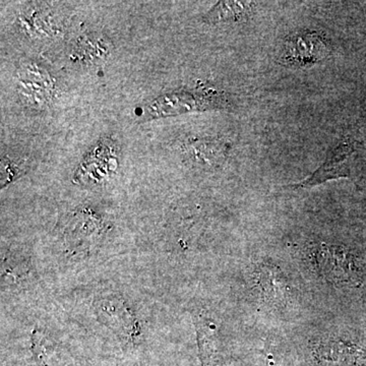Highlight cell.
Wrapping results in <instances>:
<instances>
[{
  "mask_svg": "<svg viewBox=\"0 0 366 366\" xmlns=\"http://www.w3.org/2000/svg\"><path fill=\"white\" fill-rule=\"evenodd\" d=\"M331 56V48L322 36L303 31L285 40L280 62L283 66L307 67L322 64Z\"/></svg>",
  "mask_w": 366,
  "mask_h": 366,
  "instance_id": "obj_1",
  "label": "cell"
},
{
  "mask_svg": "<svg viewBox=\"0 0 366 366\" xmlns=\"http://www.w3.org/2000/svg\"><path fill=\"white\" fill-rule=\"evenodd\" d=\"M150 106L149 112H155L160 109L161 115H177L189 112L225 108L228 104L227 99L223 93L208 89H196L194 91L175 92L168 94L155 101Z\"/></svg>",
  "mask_w": 366,
  "mask_h": 366,
  "instance_id": "obj_2",
  "label": "cell"
},
{
  "mask_svg": "<svg viewBox=\"0 0 366 366\" xmlns=\"http://www.w3.org/2000/svg\"><path fill=\"white\" fill-rule=\"evenodd\" d=\"M360 146V142L350 137L344 139L327 154L324 164L312 177L297 184L288 187L289 189H310L335 178L350 177L352 160L355 159V153Z\"/></svg>",
  "mask_w": 366,
  "mask_h": 366,
  "instance_id": "obj_3",
  "label": "cell"
},
{
  "mask_svg": "<svg viewBox=\"0 0 366 366\" xmlns=\"http://www.w3.org/2000/svg\"><path fill=\"white\" fill-rule=\"evenodd\" d=\"M182 150L185 157L194 165L214 168L221 165L227 158L229 146L218 139H192L185 142Z\"/></svg>",
  "mask_w": 366,
  "mask_h": 366,
  "instance_id": "obj_4",
  "label": "cell"
},
{
  "mask_svg": "<svg viewBox=\"0 0 366 366\" xmlns=\"http://www.w3.org/2000/svg\"><path fill=\"white\" fill-rule=\"evenodd\" d=\"M21 74L20 93L35 106H43L51 100L54 93V81L45 69L37 64H28Z\"/></svg>",
  "mask_w": 366,
  "mask_h": 366,
  "instance_id": "obj_5",
  "label": "cell"
},
{
  "mask_svg": "<svg viewBox=\"0 0 366 366\" xmlns=\"http://www.w3.org/2000/svg\"><path fill=\"white\" fill-rule=\"evenodd\" d=\"M254 4L249 1H220L209 9L204 20L214 25L245 20L252 13Z\"/></svg>",
  "mask_w": 366,
  "mask_h": 366,
  "instance_id": "obj_6",
  "label": "cell"
},
{
  "mask_svg": "<svg viewBox=\"0 0 366 366\" xmlns=\"http://www.w3.org/2000/svg\"><path fill=\"white\" fill-rule=\"evenodd\" d=\"M21 167L18 164L9 160V158L2 157L1 161V183L4 185L9 184L16 177H20Z\"/></svg>",
  "mask_w": 366,
  "mask_h": 366,
  "instance_id": "obj_7",
  "label": "cell"
},
{
  "mask_svg": "<svg viewBox=\"0 0 366 366\" xmlns=\"http://www.w3.org/2000/svg\"><path fill=\"white\" fill-rule=\"evenodd\" d=\"M267 366H273V360H272V356L269 355L268 358V363H267Z\"/></svg>",
  "mask_w": 366,
  "mask_h": 366,
  "instance_id": "obj_8",
  "label": "cell"
}]
</instances>
